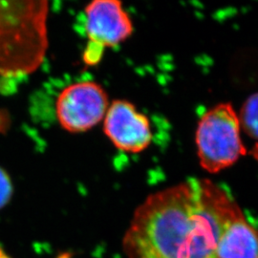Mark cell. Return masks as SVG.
<instances>
[{
    "label": "cell",
    "mask_w": 258,
    "mask_h": 258,
    "mask_svg": "<svg viewBox=\"0 0 258 258\" xmlns=\"http://www.w3.org/2000/svg\"><path fill=\"white\" fill-rule=\"evenodd\" d=\"M239 207L208 180L152 194L135 211L123 238L127 258H218L222 231Z\"/></svg>",
    "instance_id": "1"
},
{
    "label": "cell",
    "mask_w": 258,
    "mask_h": 258,
    "mask_svg": "<svg viewBox=\"0 0 258 258\" xmlns=\"http://www.w3.org/2000/svg\"><path fill=\"white\" fill-rule=\"evenodd\" d=\"M198 157L204 169L216 173L246 154L240 137V120L230 103H221L204 114L196 131Z\"/></svg>",
    "instance_id": "2"
},
{
    "label": "cell",
    "mask_w": 258,
    "mask_h": 258,
    "mask_svg": "<svg viewBox=\"0 0 258 258\" xmlns=\"http://www.w3.org/2000/svg\"><path fill=\"white\" fill-rule=\"evenodd\" d=\"M109 107L108 98L99 83L80 82L65 87L55 102V115L62 128L81 133L101 122Z\"/></svg>",
    "instance_id": "3"
},
{
    "label": "cell",
    "mask_w": 258,
    "mask_h": 258,
    "mask_svg": "<svg viewBox=\"0 0 258 258\" xmlns=\"http://www.w3.org/2000/svg\"><path fill=\"white\" fill-rule=\"evenodd\" d=\"M85 16L88 46L84 60L88 64L99 62L105 48L118 45L133 32L132 21L119 1H93L85 8Z\"/></svg>",
    "instance_id": "4"
},
{
    "label": "cell",
    "mask_w": 258,
    "mask_h": 258,
    "mask_svg": "<svg viewBox=\"0 0 258 258\" xmlns=\"http://www.w3.org/2000/svg\"><path fill=\"white\" fill-rule=\"evenodd\" d=\"M103 131L112 144L122 151L138 153L152 139L148 118L126 101H114L103 119Z\"/></svg>",
    "instance_id": "5"
},
{
    "label": "cell",
    "mask_w": 258,
    "mask_h": 258,
    "mask_svg": "<svg viewBox=\"0 0 258 258\" xmlns=\"http://www.w3.org/2000/svg\"><path fill=\"white\" fill-rule=\"evenodd\" d=\"M218 258H258V233L241 210L225 225L217 245Z\"/></svg>",
    "instance_id": "6"
},
{
    "label": "cell",
    "mask_w": 258,
    "mask_h": 258,
    "mask_svg": "<svg viewBox=\"0 0 258 258\" xmlns=\"http://www.w3.org/2000/svg\"><path fill=\"white\" fill-rule=\"evenodd\" d=\"M240 125L251 138L258 140V93L244 103L239 117Z\"/></svg>",
    "instance_id": "7"
},
{
    "label": "cell",
    "mask_w": 258,
    "mask_h": 258,
    "mask_svg": "<svg viewBox=\"0 0 258 258\" xmlns=\"http://www.w3.org/2000/svg\"><path fill=\"white\" fill-rule=\"evenodd\" d=\"M13 194V184L9 175L0 167V209L6 206Z\"/></svg>",
    "instance_id": "8"
},
{
    "label": "cell",
    "mask_w": 258,
    "mask_h": 258,
    "mask_svg": "<svg viewBox=\"0 0 258 258\" xmlns=\"http://www.w3.org/2000/svg\"><path fill=\"white\" fill-rule=\"evenodd\" d=\"M0 258H11L9 255L3 250V249L0 248Z\"/></svg>",
    "instance_id": "9"
}]
</instances>
